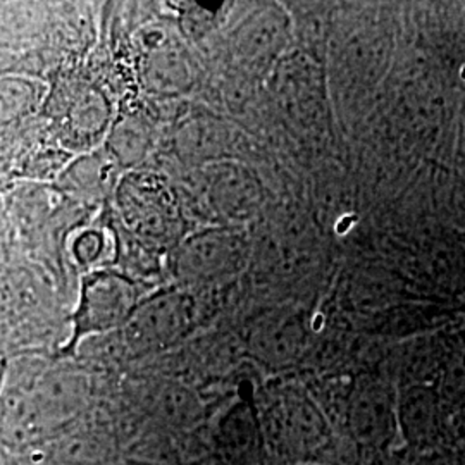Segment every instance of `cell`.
Returning <instances> with one entry per match:
<instances>
[{"label":"cell","instance_id":"obj_1","mask_svg":"<svg viewBox=\"0 0 465 465\" xmlns=\"http://www.w3.org/2000/svg\"><path fill=\"white\" fill-rule=\"evenodd\" d=\"M249 259L247 240L232 230L190 236L178 252L176 271L195 280H221L240 272Z\"/></svg>","mask_w":465,"mask_h":465},{"label":"cell","instance_id":"obj_2","mask_svg":"<svg viewBox=\"0 0 465 465\" xmlns=\"http://www.w3.org/2000/svg\"><path fill=\"white\" fill-rule=\"evenodd\" d=\"M136 309L134 284L113 272H95L84 282L76 336L105 331L128 322Z\"/></svg>","mask_w":465,"mask_h":465},{"label":"cell","instance_id":"obj_3","mask_svg":"<svg viewBox=\"0 0 465 465\" xmlns=\"http://www.w3.org/2000/svg\"><path fill=\"white\" fill-rule=\"evenodd\" d=\"M347 419L350 432L361 445L382 449L400 432L399 401L390 388L369 382L353 393Z\"/></svg>","mask_w":465,"mask_h":465},{"label":"cell","instance_id":"obj_4","mask_svg":"<svg viewBox=\"0 0 465 465\" xmlns=\"http://www.w3.org/2000/svg\"><path fill=\"white\" fill-rule=\"evenodd\" d=\"M272 431L288 451L307 453L326 440V420L311 400L288 395L272 411Z\"/></svg>","mask_w":465,"mask_h":465},{"label":"cell","instance_id":"obj_5","mask_svg":"<svg viewBox=\"0 0 465 465\" xmlns=\"http://www.w3.org/2000/svg\"><path fill=\"white\" fill-rule=\"evenodd\" d=\"M211 199L223 216L243 221L253 216L259 209L262 202V188L247 169L224 164L214 171Z\"/></svg>","mask_w":465,"mask_h":465},{"label":"cell","instance_id":"obj_6","mask_svg":"<svg viewBox=\"0 0 465 465\" xmlns=\"http://www.w3.org/2000/svg\"><path fill=\"white\" fill-rule=\"evenodd\" d=\"M188 309L190 302L184 299V295L166 293L136 307L128 322L138 324L142 343H166L167 340L182 331Z\"/></svg>","mask_w":465,"mask_h":465},{"label":"cell","instance_id":"obj_7","mask_svg":"<svg viewBox=\"0 0 465 465\" xmlns=\"http://www.w3.org/2000/svg\"><path fill=\"white\" fill-rule=\"evenodd\" d=\"M228 451L247 465L261 462L266 450V432L252 399L240 401L224 424Z\"/></svg>","mask_w":465,"mask_h":465},{"label":"cell","instance_id":"obj_8","mask_svg":"<svg viewBox=\"0 0 465 465\" xmlns=\"http://www.w3.org/2000/svg\"><path fill=\"white\" fill-rule=\"evenodd\" d=\"M286 17L276 9L261 11L247 19L242 47L250 64H267L280 55L286 40Z\"/></svg>","mask_w":465,"mask_h":465},{"label":"cell","instance_id":"obj_9","mask_svg":"<svg viewBox=\"0 0 465 465\" xmlns=\"http://www.w3.org/2000/svg\"><path fill=\"white\" fill-rule=\"evenodd\" d=\"M102 247V238L97 232H84V236L78 238L76 255L82 262H90L99 255Z\"/></svg>","mask_w":465,"mask_h":465},{"label":"cell","instance_id":"obj_10","mask_svg":"<svg viewBox=\"0 0 465 465\" xmlns=\"http://www.w3.org/2000/svg\"><path fill=\"white\" fill-rule=\"evenodd\" d=\"M303 465H311V464H303Z\"/></svg>","mask_w":465,"mask_h":465}]
</instances>
